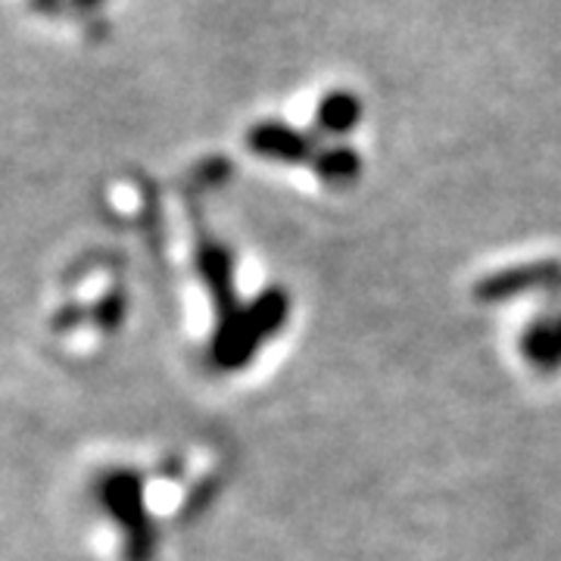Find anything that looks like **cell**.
Masks as SVG:
<instances>
[{"instance_id": "7a4b0ae2", "label": "cell", "mask_w": 561, "mask_h": 561, "mask_svg": "<svg viewBox=\"0 0 561 561\" xmlns=\"http://www.w3.org/2000/svg\"><path fill=\"white\" fill-rule=\"evenodd\" d=\"M131 319L128 260L113 243H81L54 262L35 302L44 356L66 371H94L125 341Z\"/></svg>"}, {"instance_id": "6da1fadb", "label": "cell", "mask_w": 561, "mask_h": 561, "mask_svg": "<svg viewBox=\"0 0 561 561\" xmlns=\"http://www.w3.org/2000/svg\"><path fill=\"white\" fill-rule=\"evenodd\" d=\"M181 456L113 443L91 453L76 474V508L88 546L101 561H153L165 527L191 505Z\"/></svg>"}]
</instances>
